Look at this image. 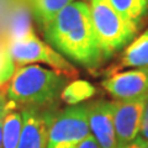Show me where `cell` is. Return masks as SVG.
<instances>
[{
    "instance_id": "cell-1",
    "label": "cell",
    "mask_w": 148,
    "mask_h": 148,
    "mask_svg": "<svg viewBox=\"0 0 148 148\" xmlns=\"http://www.w3.org/2000/svg\"><path fill=\"white\" fill-rule=\"evenodd\" d=\"M45 34L54 49L85 67L96 66L103 57L90 6L85 1L75 0L62 9L45 29Z\"/></svg>"
},
{
    "instance_id": "cell-2",
    "label": "cell",
    "mask_w": 148,
    "mask_h": 148,
    "mask_svg": "<svg viewBox=\"0 0 148 148\" xmlns=\"http://www.w3.org/2000/svg\"><path fill=\"white\" fill-rule=\"evenodd\" d=\"M67 79L40 64L17 67L6 86V99L20 108H46L61 98Z\"/></svg>"
},
{
    "instance_id": "cell-3",
    "label": "cell",
    "mask_w": 148,
    "mask_h": 148,
    "mask_svg": "<svg viewBox=\"0 0 148 148\" xmlns=\"http://www.w3.org/2000/svg\"><path fill=\"white\" fill-rule=\"evenodd\" d=\"M5 42L9 56L16 68L27 64H46L67 78L78 75L73 64L51 45L38 38L31 26L20 32H14Z\"/></svg>"
},
{
    "instance_id": "cell-4",
    "label": "cell",
    "mask_w": 148,
    "mask_h": 148,
    "mask_svg": "<svg viewBox=\"0 0 148 148\" xmlns=\"http://www.w3.org/2000/svg\"><path fill=\"white\" fill-rule=\"evenodd\" d=\"M89 6L103 57L112 56L131 42L138 27L120 15L110 0H90Z\"/></svg>"
},
{
    "instance_id": "cell-5",
    "label": "cell",
    "mask_w": 148,
    "mask_h": 148,
    "mask_svg": "<svg viewBox=\"0 0 148 148\" xmlns=\"http://www.w3.org/2000/svg\"><path fill=\"white\" fill-rule=\"evenodd\" d=\"M90 135L86 105H74L54 115L47 148H75Z\"/></svg>"
},
{
    "instance_id": "cell-6",
    "label": "cell",
    "mask_w": 148,
    "mask_h": 148,
    "mask_svg": "<svg viewBox=\"0 0 148 148\" xmlns=\"http://www.w3.org/2000/svg\"><path fill=\"white\" fill-rule=\"evenodd\" d=\"M101 85L117 101L146 99L148 95V67L117 72L103 80Z\"/></svg>"
},
{
    "instance_id": "cell-7",
    "label": "cell",
    "mask_w": 148,
    "mask_h": 148,
    "mask_svg": "<svg viewBox=\"0 0 148 148\" xmlns=\"http://www.w3.org/2000/svg\"><path fill=\"white\" fill-rule=\"evenodd\" d=\"M145 100L146 99L132 101H112L114 125L119 148L135 141L140 135Z\"/></svg>"
},
{
    "instance_id": "cell-8",
    "label": "cell",
    "mask_w": 148,
    "mask_h": 148,
    "mask_svg": "<svg viewBox=\"0 0 148 148\" xmlns=\"http://www.w3.org/2000/svg\"><path fill=\"white\" fill-rule=\"evenodd\" d=\"M22 109V131L17 148H47L51 122L54 117L48 110Z\"/></svg>"
},
{
    "instance_id": "cell-9",
    "label": "cell",
    "mask_w": 148,
    "mask_h": 148,
    "mask_svg": "<svg viewBox=\"0 0 148 148\" xmlns=\"http://www.w3.org/2000/svg\"><path fill=\"white\" fill-rule=\"evenodd\" d=\"M90 133L100 148H119L114 125L112 101L95 100L86 105Z\"/></svg>"
},
{
    "instance_id": "cell-10",
    "label": "cell",
    "mask_w": 148,
    "mask_h": 148,
    "mask_svg": "<svg viewBox=\"0 0 148 148\" xmlns=\"http://www.w3.org/2000/svg\"><path fill=\"white\" fill-rule=\"evenodd\" d=\"M22 131V109L12 101L6 103L3 130V148H17Z\"/></svg>"
},
{
    "instance_id": "cell-11",
    "label": "cell",
    "mask_w": 148,
    "mask_h": 148,
    "mask_svg": "<svg viewBox=\"0 0 148 148\" xmlns=\"http://www.w3.org/2000/svg\"><path fill=\"white\" fill-rule=\"evenodd\" d=\"M143 67H148V29L126 47L117 69Z\"/></svg>"
},
{
    "instance_id": "cell-12",
    "label": "cell",
    "mask_w": 148,
    "mask_h": 148,
    "mask_svg": "<svg viewBox=\"0 0 148 148\" xmlns=\"http://www.w3.org/2000/svg\"><path fill=\"white\" fill-rule=\"evenodd\" d=\"M35 17L45 30L57 14L75 0H29Z\"/></svg>"
},
{
    "instance_id": "cell-13",
    "label": "cell",
    "mask_w": 148,
    "mask_h": 148,
    "mask_svg": "<svg viewBox=\"0 0 148 148\" xmlns=\"http://www.w3.org/2000/svg\"><path fill=\"white\" fill-rule=\"evenodd\" d=\"M120 15L135 26H140L148 14V0H110Z\"/></svg>"
},
{
    "instance_id": "cell-14",
    "label": "cell",
    "mask_w": 148,
    "mask_h": 148,
    "mask_svg": "<svg viewBox=\"0 0 148 148\" xmlns=\"http://www.w3.org/2000/svg\"><path fill=\"white\" fill-rule=\"evenodd\" d=\"M95 92H96L95 86L90 84L89 82L77 79L63 88V90L61 92V99L66 104L74 106V105H79L83 101L92 98L95 95Z\"/></svg>"
},
{
    "instance_id": "cell-15",
    "label": "cell",
    "mask_w": 148,
    "mask_h": 148,
    "mask_svg": "<svg viewBox=\"0 0 148 148\" xmlns=\"http://www.w3.org/2000/svg\"><path fill=\"white\" fill-rule=\"evenodd\" d=\"M16 71V66L10 58L6 48V42H0V86L10 82L14 73Z\"/></svg>"
},
{
    "instance_id": "cell-16",
    "label": "cell",
    "mask_w": 148,
    "mask_h": 148,
    "mask_svg": "<svg viewBox=\"0 0 148 148\" xmlns=\"http://www.w3.org/2000/svg\"><path fill=\"white\" fill-rule=\"evenodd\" d=\"M138 137L142 138L143 141L148 143V95L145 100V108H143V115H142V122H141V130Z\"/></svg>"
},
{
    "instance_id": "cell-17",
    "label": "cell",
    "mask_w": 148,
    "mask_h": 148,
    "mask_svg": "<svg viewBox=\"0 0 148 148\" xmlns=\"http://www.w3.org/2000/svg\"><path fill=\"white\" fill-rule=\"evenodd\" d=\"M6 89L0 91V148H3V130H4V117L6 110Z\"/></svg>"
},
{
    "instance_id": "cell-18",
    "label": "cell",
    "mask_w": 148,
    "mask_h": 148,
    "mask_svg": "<svg viewBox=\"0 0 148 148\" xmlns=\"http://www.w3.org/2000/svg\"><path fill=\"white\" fill-rule=\"evenodd\" d=\"M75 148H100V147H99L98 143H96V141L94 140V137L90 135V136H88L83 142H80Z\"/></svg>"
},
{
    "instance_id": "cell-19",
    "label": "cell",
    "mask_w": 148,
    "mask_h": 148,
    "mask_svg": "<svg viewBox=\"0 0 148 148\" xmlns=\"http://www.w3.org/2000/svg\"><path fill=\"white\" fill-rule=\"evenodd\" d=\"M121 148H148V143L146 141H143L142 138L137 137L135 141H132L131 143H128V145L123 146Z\"/></svg>"
}]
</instances>
